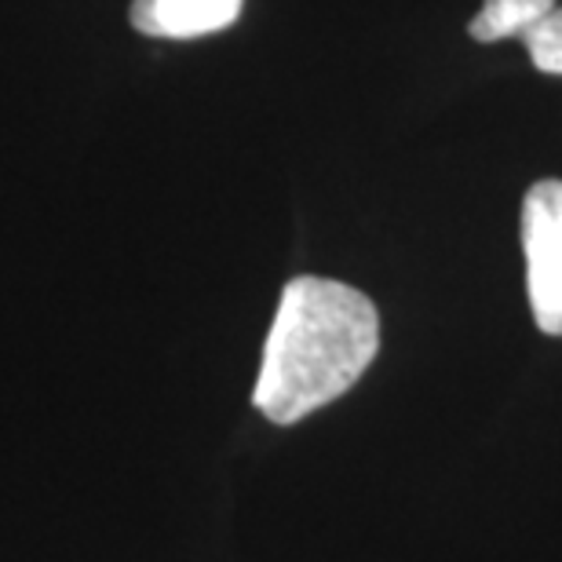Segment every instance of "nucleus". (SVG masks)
I'll return each mask as SVG.
<instances>
[{
	"mask_svg": "<svg viewBox=\"0 0 562 562\" xmlns=\"http://www.w3.org/2000/svg\"><path fill=\"white\" fill-rule=\"evenodd\" d=\"M380 351V314L366 292L333 278H292L263 344L252 406L296 424L347 395Z\"/></svg>",
	"mask_w": 562,
	"mask_h": 562,
	"instance_id": "f257e3e1",
	"label": "nucleus"
},
{
	"mask_svg": "<svg viewBox=\"0 0 562 562\" xmlns=\"http://www.w3.org/2000/svg\"><path fill=\"white\" fill-rule=\"evenodd\" d=\"M522 252L537 329L562 336V179H541L526 194Z\"/></svg>",
	"mask_w": 562,
	"mask_h": 562,
	"instance_id": "f03ea898",
	"label": "nucleus"
},
{
	"mask_svg": "<svg viewBox=\"0 0 562 562\" xmlns=\"http://www.w3.org/2000/svg\"><path fill=\"white\" fill-rule=\"evenodd\" d=\"M245 0H132V26L146 37L194 41L238 22Z\"/></svg>",
	"mask_w": 562,
	"mask_h": 562,
	"instance_id": "7ed1b4c3",
	"label": "nucleus"
},
{
	"mask_svg": "<svg viewBox=\"0 0 562 562\" xmlns=\"http://www.w3.org/2000/svg\"><path fill=\"white\" fill-rule=\"evenodd\" d=\"M559 0H486L482 11L468 22V33L482 44L504 41V37H522L526 30H533L544 15H552Z\"/></svg>",
	"mask_w": 562,
	"mask_h": 562,
	"instance_id": "20e7f679",
	"label": "nucleus"
},
{
	"mask_svg": "<svg viewBox=\"0 0 562 562\" xmlns=\"http://www.w3.org/2000/svg\"><path fill=\"white\" fill-rule=\"evenodd\" d=\"M522 44H526V52H530L537 70L562 77V8H555L552 15H544L533 30H526Z\"/></svg>",
	"mask_w": 562,
	"mask_h": 562,
	"instance_id": "39448f33",
	"label": "nucleus"
}]
</instances>
